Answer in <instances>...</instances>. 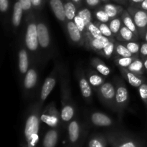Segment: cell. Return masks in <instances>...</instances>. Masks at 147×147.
<instances>
[{"instance_id": "1", "label": "cell", "mask_w": 147, "mask_h": 147, "mask_svg": "<svg viewBox=\"0 0 147 147\" xmlns=\"http://www.w3.org/2000/svg\"><path fill=\"white\" fill-rule=\"evenodd\" d=\"M60 100H61L62 123L67 126V124L76 116V108L70 88V75L68 69L64 65H61L60 71Z\"/></svg>"}, {"instance_id": "2", "label": "cell", "mask_w": 147, "mask_h": 147, "mask_svg": "<svg viewBox=\"0 0 147 147\" xmlns=\"http://www.w3.org/2000/svg\"><path fill=\"white\" fill-rule=\"evenodd\" d=\"M42 108V106L37 100L30 106L27 111L24 126V138L26 147H36L38 143Z\"/></svg>"}, {"instance_id": "3", "label": "cell", "mask_w": 147, "mask_h": 147, "mask_svg": "<svg viewBox=\"0 0 147 147\" xmlns=\"http://www.w3.org/2000/svg\"><path fill=\"white\" fill-rule=\"evenodd\" d=\"M24 31L23 43L31 54L32 59L39 63L41 61V51L38 42L37 15L35 11L24 17Z\"/></svg>"}, {"instance_id": "4", "label": "cell", "mask_w": 147, "mask_h": 147, "mask_svg": "<svg viewBox=\"0 0 147 147\" xmlns=\"http://www.w3.org/2000/svg\"><path fill=\"white\" fill-rule=\"evenodd\" d=\"M36 15L38 42L41 51V61L42 63H46L53 57L54 53V45L47 22L40 16V14H36Z\"/></svg>"}, {"instance_id": "5", "label": "cell", "mask_w": 147, "mask_h": 147, "mask_svg": "<svg viewBox=\"0 0 147 147\" xmlns=\"http://www.w3.org/2000/svg\"><path fill=\"white\" fill-rule=\"evenodd\" d=\"M113 83L116 88V113L119 119H121L124 115L125 110L129 106V90L124 80L119 76L114 77Z\"/></svg>"}, {"instance_id": "6", "label": "cell", "mask_w": 147, "mask_h": 147, "mask_svg": "<svg viewBox=\"0 0 147 147\" xmlns=\"http://www.w3.org/2000/svg\"><path fill=\"white\" fill-rule=\"evenodd\" d=\"M39 62L32 59L30 69L22 78V88L24 98H30L34 94L37 87L39 80V70L37 63Z\"/></svg>"}, {"instance_id": "7", "label": "cell", "mask_w": 147, "mask_h": 147, "mask_svg": "<svg viewBox=\"0 0 147 147\" xmlns=\"http://www.w3.org/2000/svg\"><path fill=\"white\" fill-rule=\"evenodd\" d=\"M61 65L62 63L56 62L53 70L50 72L49 76L46 78L44 83H43L41 89H40L38 100H37V101L40 103L41 106H43L44 102L45 101L47 97L50 96L51 92L54 89L55 86L57 84V80H59V77H60V68H61Z\"/></svg>"}, {"instance_id": "8", "label": "cell", "mask_w": 147, "mask_h": 147, "mask_svg": "<svg viewBox=\"0 0 147 147\" xmlns=\"http://www.w3.org/2000/svg\"><path fill=\"white\" fill-rule=\"evenodd\" d=\"M96 92L100 101L116 113V88L113 82H106Z\"/></svg>"}, {"instance_id": "9", "label": "cell", "mask_w": 147, "mask_h": 147, "mask_svg": "<svg viewBox=\"0 0 147 147\" xmlns=\"http://www.w3.org/2000/svg\"><path fill=\"white\" fill-rule=\"evenodd\" d=\"M41 121L50 128H58L62 123L61 113L55 102H50L42 110Z\"/></svg>"}, {"instance_id": "10", "label": "cell", "mask_w": 147, "mask_h": 147, "mask_svg": "<svg viewBox=\"0 0 147 147\" xmlns=\"http://www.w3.org/2000/svg\"><path fill=\"white\" fill-rule=\"evenodd\" d=\"M88 123L91 126L99 128H111L116 126V121L113 118L103 112L93 111L85 113Z\"/></svg>"}, {"instance_id": "11", "label": "cell", "mask_w": 147, "mask_h": 147, "mask_svg": "<svg viewBox=\"0 0 147 147\" xmlns=\"http://www.w3.org/2000/svg\"><path fill=\"white\" fill-rule=\"evenodd\" d=\"M106 137L113 147H139V142L136 139L120 131L108 132Z\"/></svg>"}, {"instance_id": "12", "label": "cell", "mask_w": 147, "mask_h": 147, "mask_svg": "<svg viewBox=\"0 0 147 147\" xmlns=\"http://www.w3.org/2000/svg\"><path fill=\"white\" fill-rule=\"evenodd\" d=\"M76 77L83 99L86 103L90 104L93 100V89L86 77V71L81 67H78L76 70Z\"/></svg>"}, {"instance_id": "13", "label": "cell", "mask_w": 147, "mask_h": 147, "mask_svg": "<svg viewBox=\"0 0 147 147\" xmlns=\"http://www.w3.org/2000/svg\"><path fill=\"white\" fill-rule=\"evenodd\" d=\"M126 9L131 15L136 24L141 40H144L147 30V11L133 6H128Z\"/></svg>"}, {"instance_id": "14", "label": "cell", "mask_w": 147, "mask_h": 147, "mask_svg": "<svg viewBox=\"0 0 147 147\" xmlns=\"http://www.w3.org/2000/svg\"><path fill=\"white\" fill-rule=\"evenodd\" d=\"M32 57L31 54L27 50L24 43L20 44L17 53V63H18V71L20 78H24L26 73L30 69L32 65Z\"/></svg>"}, {"instance_id": "15", "label": "cell", "mask_w": 147, "mask_h": 147, "mask_svg": "<svg viewBox=\"0 0 147 147\" xmlns=\"http://www.w3.org/2000/svg\"><path fill=\"white\" fill-rule=\"evenodd\" d=\"M85 125L78 118L75 117L67 126V136L70 143L76 145L80 142L84 134Z\"/></svg>"}, {"instance_id": "16", "label": "cell", "mask_w": 147, "mask_h": 147, "mask_svg": "<svg viewBox=\"0 0 147 147\" xmlns=\"http://www.w3.org/2000/svg\"><path fill=\"white\" fill-rule=\"evenodd\" d=\"M67 37L71 44L76 47H84L85 38L74 21H67L64 27Z\"/></svg>"}, {"instance_id": "17", "label": "cell", "mask_w": 147, "mask_h": 147, "mask_svg": "<svg viewBox=\"0 0 147 147\" xmlns=\"http://www.w3.org/2000/svg\"><path fill=\"white\" fill-rule=\"evenodd\" d=\"M116 39H110L105 36L102 35L98 37H89L85 40L84 48L88 50H90L98 55L100 53L102 50L112 40Z\"/></svg>"}, {"instance_id": "18", "label": "cell", "mask_w": 147, "mask_h": 147, "mask_svg": "<svg viewBox=\"0 0 147 147\" xmlns=\"http://www.w3.org/2000/svg\"><path fill=\"white\" fill-rule=\"evenodd\" d=\"M22 20H24V9L19 0H17L13 6L12 14H11V26L14 34H16L18 32L22 23Z\"/></svg>"}, {"instance_id": "19", "label": "cell", "mask_w": 147, "mask_h": 147, "mask_svg": "<svg viewBox=\"0 0 147 147\" xmlns=\"http://www.w3.org/2000/svg\"><path fill=\"white\" fill-rule=\"evenodd\" d=\"M49 5L57 21L63 26L67 22L63 0H48Z\"/></svg>"}, {"instance_id": "20", "label": "cell", "mask_w": 147, "mask_h": 147, "mask_svg": "<svg viewBox=\"0 0 147 147\" xmlns=\"http://www.w3.org/2000/svg\"><path fill=\"white\" fill-rule=\"evenodd\" d=\"M119 69L123 79L126 80L131 86L136 88H139L144 83H145L147 80L146 78H145L144 76L135 74L132 72L129 71L127 68L119 67Z\"/></svg>"}, {"instance_id": "21", "label": "cell", "mask_w": 147, "mask_h": 147, "mask_svg": "<svg viewBox=\"0 0 147 147\" xmlns=\"http://www.w3.org/2000/svg\"><path fill=\"white\" fill-rule=\"evenodd\" d=\"M86 75L90 86L95 91H96L103 83L106 82L105 76L99 73L93 68H88L86 70Z\"/></svg>"}, {"instance_id": "22", "label": "cell", "mask_w": 147, "mask_h": 147, "mask_svg": "<svg viewBox=\"0 0 147 147\" xmlns=\"http://www.w3.org/2000/svg\"><path fill=\"white\" fill-rule=\"evenodd\" d=\"M59 139L57 128H51L45 134L42 140V147H55Z\"/></svg>"}, {"instance_id": "23", "label": "cell", "mask_w": 147, "mask_h": 147, "mask_svg": "<svg viewBox=\"0 0 147 147\" xmlns=\"http://www.w3.org/2000/svg\"><path fill=\"white\" fill-rule=\"evenodd\" d=\"M90 64L93 69L105 77L110 76L111 73L110 67H109L103 60L98 57H92L90 60Z\"/></svg>"}, {"instance_id": "24", "label": "cell", "mask_w": 147, "mask_h": 147, "mask_svg": "<svg viewBox=\"0 0 147 147\" xmlns=\"http://www.w3.org/2000/svg\"><path fill=\"white\" fill-rule=\"evenodd\" d=\"M117 41L119 42H130V41H139L140 39L136 37L132 31H131L129 28L123 25L121 28L116 36L115 37Z\"/></svg>"}, {"instance_id": "25", "label": "cell", "mask_w": 147, "mask_h": 147, "mask_svg": "<svg viewBox=\"0 0 147 147\" xmlns=\"http://www.w3.org/2000/svg\"><path fill=\"white\" fill-rule=\"evenodd\" d=\"M102 7L111 19L121 17L123 11L125 10L122 5H118V4H112L110 2L104 3L102 4Z\"/></svg>"}, {"instance_id": "26", "label": "cell", "mask_w": 147, "mask_h": 147, "mask_svg": "<svg viewBox=\"0 0 147 147\" xmlns=\"http://www.w3.org/2000/svg\"><path fill=\"white\" fill-rule=\"evenodd\" d=\"M121 17L123 25H125L127 28H129L131 31L133 32L134 34L141 40L139 32H138L137 30V27H136V24H135L131 15L129 14V12L128 11V10L126 9H125L124 11H123V13H122L121 15Z\"/></svg>"}, {"instance_id": "27", "label": "cell", "mask_w": 147, "mask_h": 147, "mask_svg": "<svg viewBox=\"0 0 147 147\" xmlns=\"http://www.w3.org/2000/svg\"><path fill=\"white\" fill-rule=\"evenodd\" d=\"M108 141L106 136L100 134L92 135L88 142V147H106Z\"/></svg>"}, {"instance_id": "28", "label": "cell", "mask_w": 147, "mask_h": 147, "mask_svg": "<svg viewBox=\"0 0 147 147\" xmlns=\"http://www.w3.org/2000/svg\"><path fill=\"white\" fill-rule=\"evenodd\" d=\"M134 55L121 42H119L116 40L115 42L114 53H113V59L121 57H134ZM139 57V56H136Z\"/></svg>"}, {"instance_id": "29", "label": "cell", "mask_w": 147, "mask_h": 147, "mask_svg": "<svg viewBox=\"0 0 147 147\" xmlns=\"http://www.w3.org/2000/svg\"><path fill=\"white\" fill-rule=\"evenodd\" d=\"M67 21H73L78 12V8L72 0H63Z\"/></svg>"}, {"instance_id": "30", "label": "cell", "mask_w": 147, "mask_h": 147, "mask_svg": "<svg viewBox=\"0 0 147 147\" xmlns=\"http://www.w3.org/2000/svg\"><path fill=\"white\" fill-rule=\"evenodd\" d=\"M129 71L135 73V74L139 75V76H144L146 70H145L144 60L140 57H137L129 67H127Z\"/></svg>"}, {"instance_id": "31", "label": "cell", "mask_w": 147, "mask_h": 147, "mask_svg": "<svg viewBox=\"0 0 147 147\" xmlns=\"http://www.w3.org/2000/svg\"><path fill=\"white\" fill-rule=\"evenodd\" d=\"M77 14L83 19L86 26L88 24H90V22L94 21L93 10L90 9V8H88V7H86V6H83V7L79 8L78 9Z\"/></svg>"}, {"instance_id": "32", "label": "cell", "mask_w": 147, "mask_h": 147, "mask_svg": "<svg viewBox=\"0 0 147 147\" xmlns=\"http://www.w3.org/2000/svg\"><path fill=\"white\" fill-rule=\"evenodd\" d=\"M93 14L95 21L100 22L102 23H106V24H108L111 21V20L109 17V16L108 15L107 13L106 12V11L103 9L102 5L100 7H98L95 9H93Z\"/></svg>"}, {"instance_id": "33", "label": "cell", "mask_w": 147, "mask_h": 147, "mask_svg": "<svg viewBox=\"0 0 147 147\" xmlns=\"http://www.w3.org/2000/svg\"><path fill=\"white\" fill-rule=\"evenodd\" d=\"M137 57H117V58L113 59V62L118 67H123V68H127Z\"/></svg>"}, {"instance_id": "34", "label": "cell", "mask_w": 147, "mask_h": 147, "mask_svg": "<svg viewBox=\"0 0 147 147\" xmlns=\"http://www.w3.org/2000/svg\"><path fill=\"white\" fill-rule=\"evenodd\" d=\"M122 44L135 56H139L140 53L141 45L142 43L139 41H130V42H121Z\"/></svg>"}, {"instance_id": "35", "label": "cell", "mask_w": 147, "mask_h": 147, "mask_svg": "<svg viewBox=\"0 0 147 147\" xmlns=\"http://www.w3.org/2000/svg\"><path fill=\"white\" fill-rule=\"evenodd\" d=\"M109 27H110L112 33H113V36L116 37V34L119 33L120 31L121 28L123 26V22H122L121 17H118L116 18H113L111 20V21L108 23Z\"/></svg>"}, {"instance_id": "36", "label": "cell", "mask_w": 147, "mask_h": 147, "mask_svg": "<svg viewBox=\"0 0 147 147\" xmlns=\"http://www.w3.org/2000/svg\"><path fill=\"white\" fill-rule=\"evenodd\" d=\"M116 40H112L111 41L103 50L100 51L99 53V55L102 56V57H105L106 59H111L113 57V53H114V48H115V42H116Z\"/></svg>"}, {"instance_id": "37", "label": "cell", "mask_w": 147, "mask_h": 147, "mask_svg": "<svg viewBox=\"0 0 147 147\" xmlns=\"http://www.w3.org/2000/svg\"><path fill=\"white\" fill-rule=\"evenodd\" d=\"M86 29H87V33H86V36L85 37V40L89 37H98L102 36L101 32H100L98 27H97L94 21L88 24L86 26Z\"/></svg>"}, {"instance_id": "38", "label": "cell", "mask_w": 147, "mask_h": 147, "mask_svg": "<svg viewBox=\"0 0 147 147\" xmlns=\"http://www.w3.org/2000/svg\"><path fill=\"white\" fill-rule=\"evenodd\" d=\"M94 22L96 23L97 27H98L99 30H100V32H101L102 35L105 36V37H108V38L115 39V37L113 36V33H112L109 24H106V23H102V22H100L95 21V20H94Z\"/></svg>"}, {"instance_id": "39", "label": "cell", "mask_w": 147, "mask_h": 147, "mask_svg": "<svg viewBox=\"0 0 147 147\" xmlns=\"http://www.w3.org/2000/svg\"><path fill=\"white\" fill-rule=\"evenodd\" d=\"M9 9V0H0V11L3 17L4 22H8V12Z\"/></svg>"}, {"instance_id": "40", "label": "cell", "mask_w": 147, "mask_h": 147, "mask_svg": "<svg viewBox=\"0 0 147 147\" xmlns=\"http://www.w3.org/2000/svg\"><path fill=\"white\" fill-rule=\"evenodd\" d=\"M73 21H74L75 24H76V26L78 27L80 31L81 32L82 34H83V35L84 36V38H85V37L86 36V33H87V29H86V24H85L83 20L80 17V16L76 14V16L75 17Z\"/></svg>"}, {"instance_id": "41", "label": "cell", "mask_w": 147, "mask_h": 147, "mask_svg": "<svg viewBox=\"0 0 147 147\" xmlns=\"http://www.w3.org/2000/svg\"><path fill=\"white\" fill-rule=\"evenodd\" d=\"M24 11V17L34 11L31 0H19Z\"/></svg>"}, {"instance_id": "42", "label": "cell", "mask_w": 147, "mask_h": 147, "mask_svg": "<svg viewBox=\"0 0 147 147\" xmlns=\"http://www.w3.org/2000/svg\"><path fill=\"white\" fill-rule=\"evenodd\" d=\"M138 90L141 99L147 108V80L138 88Z\"/></svg>"}, {"instance_id": "43", "label": "cell", "mask_w": 147, "mask_h": 147, "mask_svg": "<svg viewBox=\"0 0 147 147\" xmlns=\"http://www.w3.org/2000/svg\"><path fill=\"white\" fill-rule=\"evenodd\" d=\"M83 1H84L85 6H86L92 10L95 9L97 7H100L103 4V2L100 0H83Z\"/></svg>"}, {"instance_id": "44", "label": "cell", "mask_w": 147, "mask_h": 147, "mask_svg": "<svg viewBox=\"0 0 147 147\" xmlns=\"http://www.w3.org/2000/svg\"><path fill=\"white\" fill-rule=\"evenodd\" d=\"M34 11H40L44 7L45 0H31Z\"/></svg>"}, {"instance_id": "45", "label": "cell", "mask_w": 147, "mask_h": 147, "mask_svg": "<svg viewBox=\"0 0 147 147\" xmlns=\"http://www.w3.org/2000/svg\"><path fill=\"white\" fill-rule=\"evenodd\" d=\"M139 57L142 60H145L147 57V42H144L141 45L140 53H139Z\"/></svg>"}, {"instance_id": "46", "label": "cell", "mask_w": 147, "mask_h": 147, "mask_svg": "<svg viewBox=\"0 0 147 147\" xmlns=\"http://www.w3.org/2000/svg\"><path fill=\"white\" fill-rule=\"evenodd\" d=\"M135 7H137V8L142 9L147 11V0H144L142 3L136 5Z\"/></svg>"}, {"instance_id": "47", "label": "cell", "mask_w": 147, "mask_h": 147, "mask_svg": "<svg viewBox=\"0 0 147 147\" xmlns=\"http://www.w3.org/2000/svg\"><path fill=\"white\" fill-rule=\"evenodd\" d=\"M72 1L74 3L75 5L78 8V9L79 8H80V7H83V5H84V1H83V0H72Z\"/></svg>"}, {"instance_id": "48", "label": "cell", "mask_w": 147, "mask_h": 147, "mask_svg": "<svg viewBox=\"0 0 147 147\" xmlns=\"http://www.w3.org/2000/svg\"><path fill=\"white\" fill-rule=\"evenodd\" d=\"M144 0H129V6H133L136 7V5L142 3Z\"/></svg>"}, {"instance_id": "49", "label": "cell", "mask_w": 147, "mask_h": 147, "mask_svg": "<svg viewBox=\"0 0 147 147\" xmlns=\"http://www.w3.org/2000/svg\"><path fill=\"white\" fill-rule=\"evenodd\" d=\"M118 4L123 6H129V0H113Z\"/></svg>"}, {"instance_id": "50", "label": "cell", "mask_w": 147, "mask_h": 147, "mask_svg": "<svg viewBox=\"0 0 147 147\" xmlns=\"http://www.w3.org/2000/svg\"><path fill=\"white\" fill-rule=\"evenodd\" d=\"M144 67L145 70H146V73H147V57L145 60H144Z\"/></svg>"}, {"instance_id": "51", "label": "cell", "mask_w": 147, "mask_h": 147, "mask_svg": "<svg viewBox=\"0 0 147 147\" xmlns=\"http://www.w3.org/2000/svg\"><path fill=\"white\" fill-rule=\"evenodd\" d=\"M144 42H147V30L146 32V33H145V35H144Z\"/></svg>"}, {"instance_id": "52", "label": "cell", "mask_w": 147, "mask_h": 147, "mask_svg": "<svg viewBox=\"0 0 147 147\" xmlns=\"http://www.w3.org/2000/svg\"><path fill=\"white\" fill-rule=\"evenodd\" d=\"M100 1L103 2V4H104V3H108V2H110V0H100Z\"/></svg>"}]
</instances>
